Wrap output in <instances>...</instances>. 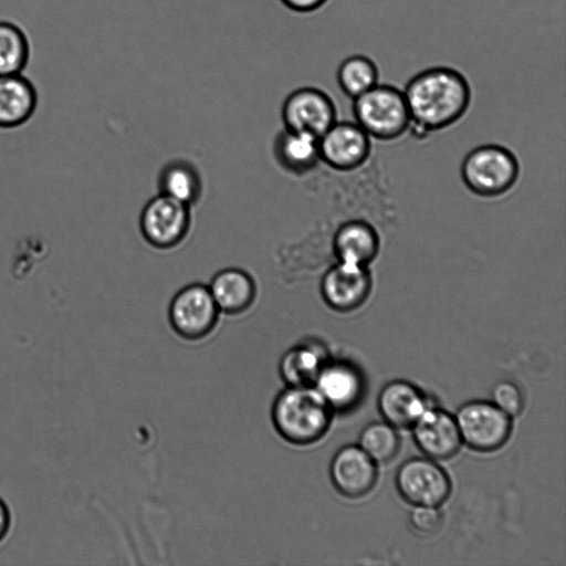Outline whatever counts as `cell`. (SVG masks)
I'll return each instance as SVG.
<instances>
[{
    "instance_id": "6da1fadb",
    "label": "cell",
    "mask_w": 566,
    "mask_h": 566,
    "mask_svg": "<svg viewBox=\"0 0 566 566\" xmlns=\"http://www.w3.org/2000/svg\"><path fill=\"white\" fill-rule=\"evenodd\" d=\"M415 136L423 138L460 120L470 107L468 78L450 66H432L415 74L402 90Z\"/></svg>"
},
{
    "instance_id": "7a4b0ae2",
    "label": "cell",
    "mask_w": 566,
    "mask_h": 566,
    "mask_svg": "<svg viewBox=\"0 0 566 566\" xmlns=\"http://www.w3.org/2000/svg\"><path fill=\"white\" fill-rule=\"evenodd\" d=\"M271 416L283 440L308 446L327 432L333 410L314 385L286 386L275 397Z\"/></svg>"
},
{
    "instance_id": "3957f363",
    "label": "cell",
    "mask_w": 566,
    "mask_h": 566,
    "mask_svg": "<svg viewBox=\"0 0 566 566\" xmlns=\"http://www.w3.org/2000/svg\"><path fill=\"white\" fill-rule=\"evenodd\" d=\"M460 174L465 187L482 198H496L510 191L520 176V164L509 148L484 144L463 158Z\"/></svg>"
},
{
    "instance_id": "277c9868",
    "label": "cell",
    "mask_w": 566,
    "mask_h": 566,
    "mask_svg": "<svg viewBox=\"0 0 566 566\" xmlns=\"http://www.w3.org/2000/svg\"><path fill=\"white\" fill-rule=\"evenodd\" d=\"M355 122L370 138L389 142L410 128V116L402 90L377 83L353 99Z\"/></svg>"
},
{
    "instance_id": "5b68a950",
    "label": "cell",
    "mask_w": 566,
    "mask_h": 566,
    "mask_svg": "<svg viewBox=\"0 0 566 566\" xmlns=\"http://www.w3.org/2000/svg\"><path fill=\"white\" fill-rule=\"evenodd\" d=\"M218 308L208 285L191 283L180 289L168 308L175 333L187 340H200L210 335L219 321Z\"/></svg>"
},
{
    "instance_id": "8992f818",
    "label": "cell",
    "mask_w": 566,
    "mask_h": 566,
    "mask_svg": "<svg viewBox=\"0 0 566 566\" xmlns=\"http://www.w3.org/2000/svg\"><path fill=\"white\" fill-rule=\"evenodd\" d=\"M190 206L159 192L143 208L139 228L154 248L169 250L180 244L190 229Z\"/></svg>"
},
{
    "instance_id": "52a82bcc",
    "label": "cell",
    "mask_w": 566,
    "mask_h": 566,
    "mask_svg": "<svg viewBox=\"0 0 566 566\" xmlns=\"http://www.w3.org/2000/svg\"><path fill=\"white\" fill-rule=\"evenodd\" d=\"M454 418L462 442L476 451L499 449L512 430L511 417L492 401H469L459 408Z\"/></svg>"
},
{
    "instance_id": "ba28073f",
    "label": "cell",
    "mask_w": 566,
    "mask_h": 566,
    "mask_svg": "<svg viewBox=\"0 0 566 566\" xmlns=\"http://www.w3.org/2000/svg\"><path fill=\"white\" fill-rule=\"evenodd\" d=\"M369 266L336 261L323 274L319 292L325 304L339 313L353 312L365 304L373 292Z\"/></svg>"
},
{
    "instance_id": "9c48e42d",
    "label": "cell",
    "mask_w": 566,
    "mask_h": 566,
    "mask_svg": "<svg viewBox=\"0 0 566 566\" xmlns=\"http://www.w3.org/2000/svg\"><path fill=\"white\" fill-rule=\"evenodd\" d=\"M284 128L319 137L336 120L337 111L332 97L321 88H296L282 105Z\"/></svg>"
},
{
    "instance_id": "30bf717a",
    "label": "cell",
    "mask_w": 566,
    "mask_h": 566,
    "mask_svg": "<svg viewBox=\"0 0 566 566\" xmlns=\"http://www.w3.org/2000/svg\"><path fill=\"white\" fill-rule=\"evenodd\" d=\"M396 485L401 496L413 505L439 506L450 494L446 471L428 458H411L398 469Z\"/></svg>"
},
{
    "instance_id": "8fae6325",
    "label": "cell",
    "mask_w": 566,
    "mask_h": 566,
    "mask_svg": "<svg viewBox=\"0 0 566 566\" xmlns=\"http://www.w3.org/2000/svg\"><path fill=\"white\" fill-rule=\"evenodd\" d=\"M369 135L356 122H335L318 137L321 160L338 171L357 169L371 151Z\"/></svg>"
},
{
    "instance_id": "7c38bea8",
    "label": "cell",
    "mask_w": 566,
    "mask_h": 566,
    "mask_svg": "<svg viewBox=\"0 0 566 566\" xmlns=\"http://www.w3.org/2000/svg\"><path fill=\"white\" fill-rule=\"evenodd\" d=\"M329 474L335 489L347 497H360L377 481L376 462L359 447L348 444L333 457Z\"/></svg>"
},
{
    "instance_id": "4fadbf2b",
    "label": "cell",
    "mask_w": 566,
    "mask_h": 566,
    "mask_svg": "<svg viewBox=\"0 0 566 566\" xmlns=\"http://www.w3.org/2000/svg\"><path fill=\"white\" fill-rule=\"evenodd\" d=\"M412 428L417 446L433 460L453 457L462 443L454 416L437 407L428 406Z\"/></svg>"
},
{
    "instance_id": "5bb4252c",
    "label": "cell",
    "mask_w": 566,
    "mask_h": 566,
    "mask_svg": "<svg viewBox=\"0 0 566 566\" xmlns=\"http://www.w3.org/2000/svg\"><path fill=\"white\" fill-rule=\"evenodd\" d=\"M314 386L333 412L352 409L360 401L364 392L360 371L343 360L328 359L318 373Z\"/></svg>"
},
{
    "instance_id": "9a60e30c",
    "label": "cell",
    "mask_w": 566,
    "mask_h": 566,
    "mask_svg": "<svg viewBox=\"0 0 566 566\" xmlns=\"http://www.w3.org/2000/svg\"><path fill=\"white\" fill-rule=\"evenodd\" d=\"M332 245L336 261L369 266L379 254L380 238L369 222L352 219L337 228Z\"/></svg>"
},
{
    "instance_id": "2e32d148",
    "label": "cell",
    "mask_w": 566,
    "mask_h": 566,
    "mask_svg": "<svg viewBox=\"0 0 566 566\" xmlns=\"http://www.w3.org/2000/svg\"><path fill=\"white\" fill-rule=\"evenodd\" d=\"M38 106V92L33 83L20 74L0 75V129L23 126Z\"/></svg>"
},
{
    "instance_id": "e0dca14e",
    "label": "cell",
    "mask_w": 566,
    "mask_h": 566,
    "mask_svg": "<svg viewBox=\"0 0 566 566\" xmlns=\"http://www.w3.org/2000/svg\"><path fill=\"white\" fill-rule=\"evenodd\" d=\"M220 313L239 315L248 311L256 297V283L247 271L227 268L217 272L209 285Z\"/></svg>"
},
{
    "instance_id": "ac0fdd59",
    "label": "cell",
    "mask_w": 566,
    "mask_h": 566,
    "mask_svg": "<svg viewBox=\"0 0 566 566\" xmlns=\"http://www.w3.org/2000/svg\"><path fill=\"white\" fill-rule=\"evenodd\" d=\"M428 406L419 388L403 380L388 382L378 398L381 416L395 428L412 427Z\"/></svg>"
},
{
    "instance_id": "d6986e66",
    "label": "cell",
    "mask_w": 566,
    "mask_h": 566,
    "mask_svg": "<svg viewBox=\"0 0 566 566\" xmlns=\"http://www.w3.org/2000/svg\"><path fill=\"white\" fill-rule=\"evenodd\" d=\"M328 359V352L322 342L305 338L282 355L279 373L287 386L314 385Z\"/></svg>"
},
{
    "instance_id": "ffe728a7",
    "label": "cell",
    "mask_w": 566,
    "mask_h": 566,
    "mask_svg": "<svg viewBox=\"0 0 566 566\" xmlns=\"http://www.w3.org/2000/svg\"><path fill=\"white\" fill-rule=\"evenodd\" d=\"M274 156L286 171L304 175L321 160L318 137L284 128L275 138Z\"/></svg>"
},
{
    "instance_id": "44dd1931",
    "label": "cell",
    "mask_w": 566,
    "mask_h": 566,
    "mask_svg": "<svg viewBox=\"0 0 566 566\" xmlns=\"http://www.w3.org/2000/svg\"><path fill=\"white\" fill-rule=\"evenodd\" d=\"M159 192L186 205L196 203L202 193V180L196 167L187 160L167 163L158 176Z\"/></svg>"
},
{
    "instance_id": "7402d4cb",
    "label": "cell",
    "mask_w": 566,
    "mask_h": 566,
    "mask_svg": "<svg viewBox=\"0 0 566 566\" xmlns=\"http://www.w3.org/2000/svg\"><path fill=\"white\" fill-rule=\"evenodd\" d=\"M378 78L379 72L376 63L363 54L346 57L336 72L339 88L352 99L375 86Z\"/></svg>"
},
{
    "instance_id": "603a6c76",
    "label": "cell",
    "mask_w": 566,
    "mask_h": 566,
    "mask_svg": "<svg viewBox=\"0 0 566 566\" xmlns=\"http://www.w3.org/2000/svg\"><path fill=\"white\" fill-rule=\"evenodd\" d=\"M30 60V42L15 23L0 21V75L20 74Z\"/></svg>"
},
{
    "instance_id": "cb8c5ba5",
    "label": "cell",
    "mask_w": 566,
    "mask_h": 566,
    "mask_svg": "<svg viewBox=\"0 0 566 566\" xmlns=\"http://www.w3.org/2000/svg\"><path fill=\"white\" fill-rule=\"evenodd\" d=\"M358 446L377 463L392 460L399 450V436L388 422H373L366 426Z\"/></svg>"
},
{
    "instance_id": "d4e9b609",
    "label": "cell",
    "mask_w": 566,
    "mask_h": 566,
    "mask_svg": "<svg viewBox=\"0 0 566 566\" xmlns=\"http://www.w3.org/2000/svg\"><path fill=\"white\" fill-rule=\"evenodd\" d=\"M492 402L511 418L517 416L524 406L521 389L512 381H499L492 389Z\"/></svg>"
},
{
    "instance_id": "484cf974",
    "label": "cell",
    "mask_w": 566,
    "mask_h": 566,
    "mask_svg": "<svg viewBox=\"0 0 566 566\" xmlns=\"http://www.w3.org/2000/svg\"><path fill=\"white\" fill-rule=\"evenodd\" d=\"M409 520L416 532L422 535H432L440 530L443 516L438 506L415 505Z\"/></svg>"
},
{
    "instance_id": "4316f807",
    "label": "cell",
    "mask_w": 566,
    "mask_h": 566,
    "mask_svg": "<svg viewBox=\"0 0 566 566\" xmlns=\"http://www.w3.org/2000/svg\"><path fill=\"white\" fill-rule=\"evenodd\" d=\"M327 1L328 0H281L289 9L301 13L313 12L322 8Z\"/></svg>"
},
{
    "instance_id": "83f0119b",
    "label": "cell",
    "mask_w": 566,
    "mask_h": 566,
    "mask_svg": "<svg viewBox=\"0 0 566 566\" xmlns=\"http://www.w3.org/2000/svg\"><path fill=\"white\" fill-rule=\"evenodd\" d=\"M11 512L7 503L0 497V544L8 536L11 528Z\"/></svg>"
}]
</instances>
